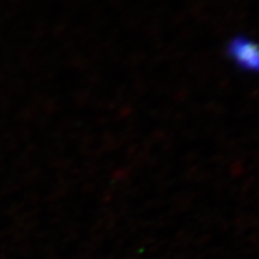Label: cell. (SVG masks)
Wrapping results in <instances>:
<instances>
[{"instance_id": "cell-1", "label": "cell", "mask_w": 259, "mask_h": 259, "mask_svg": "<svg viewBox=\"0 0 259 259\" xmlns=\"http://www.w3.org/2000/svg\"><path fill=\"white\" fill-rule=\"evenodd\" d=\"M227 54L242 70L259 72V44L240 35L232 38Z\"/></svg>"}]
</instances>
